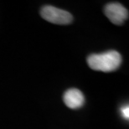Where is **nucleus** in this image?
<instances>
[{
    "mask_svg": "<svg viewBox=\"0 0 129 129\" xmlns=\"http://www.w3.org/2000/svg\"><path fill=\"white\" fill-rule=\"evenodd\" d=\"M86 60L89 67L94 71L112 72L119 68L122 56L116 50H108L101 54H91Z\"/></svg>",
    "mask_w": 129,
    "mask_h": 129,
    "instance_id": "obj_1",
    "label": "nucleus"
},
{
    "mask_svg": "<svg viewBox=\"0 0 129 129\" xmlns=\"http://www.w3.org/2000/svg\"><path fill=\"white\" fill-rule=\"evenodd\" d=\"M40 14L46 21L55 24H69L73 20V17L69 12L51 5L44 6L40 10Z\"/></svg>",
    "mask_w": 129,
    "mask_h": 129,
    "instance_id": "obj_2",
    "label": "nucleus"
},
{
    "mask_svg": "<svg viewBox=\"0 0 129 129\" xmlns=\"http://www.w3.org/2000/svg\"><path fill=\"white\" fill-rule=\"evenodd\" d=\"M104 14L112 24L121 25L128 19V10L119 3H110L104 8Z\"/></svg>",
    "mask_w": 129,
    "mask_h": 129,
    "instance_id": "obj_3",
    "label": "nucleus"
},
{
    "mask_svg": "<svg viewBox=\"0 0 129 129\" xmlns=\"http://www.w3.org/2000/svg\"><path fill=\"white\" fill-rule=\"evenodd\" d=\"M64 103L71 109H78L85 104V96L78 89L71 88L64 93Z\"/></svg>",
    "mask_w": 129,
    "mask_h": 129,
    "instance_id": "obj_4",
    "label": "nucleus"
},
{
    "mask_svg": "<svg viewBox=\"0 0 129 129\" xmlns=\"http://www.w3.org/2000/svg\"><path fill=\"white\" fill-rule=\"evenodd\" d=\"M120 111H121V114H122V117L124 118V119L128 120L129 119V107H128V105H125V106H123V107H122Z\"/></svg>",
    "mask_w": 129,
    "mask_h": 129,
    "instance_id": "obj_5",
    "label": "nucleus"
}]
</instances>
